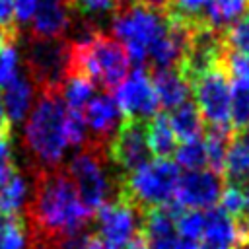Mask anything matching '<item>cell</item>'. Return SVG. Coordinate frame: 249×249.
<instances>
[{
    "label": "cell",
    "instance_id": "6da1fadb",
    "mask_svg": "<svg viewBox=\"0 0 249 249\" xmlns=\"http://www.w3.org/2000/svg\"><path fill=\"white\" fill-rule=\"evenodd\" d=\"M31 171V191L23 208L27 231L43 241L62 245L88 228L91 212L84 206L74 181L62 165Z\"/></svg>",
    "mask_w": 249,
    "mask_h": 249
},
{
    "label": "cell",
    "instance_id": "7a4b0ae2",
    "mask_svg": "<svg viewBox=\"0 0 249 249\" xmlns=\"http://www.w3.org/2000/svg\"><path fill=\"white\" fill-rule=\"evenodd\" d=\"M66 103L56 89H37L23 128V150L31 169L60 167L68 150L64 121Z\"/></svg>",
    "mask_w": 249,
    "mask_h": 249
},
{
    "label": "cell",
    "instance_id": "3957f363",
    "mask_svg": "<svg viewBox=\"0 0 249 249\" xmlns=\"http://www.w3.org/2000/svg\"><path fill=\"white\" fill-rule=\"evenodd\" d=\"M130 56L124 45L105 31L70 41V72L88 76L95 88L115 91L128 76Z\"/></svg>",
    "mask_w": 249,
    "mask_h": 249
},
{
    "label": "cell",
    "instance_id": "277c9868",
    "mask_svg": "<svg viewBox=\"0 0 249 249\" xmlns=\"http://www.w3.org/2000/svg\"><path fill=\"white\" fill-rule=\"evenodd\" d=\"M109 165L107 146L88 142L78 150L66 167L84 206L91 214L119 193L121 177H113Z\"/></svg>",
    "mask_w": 249,
    "mask_h": 249
},
{
    "label": "cell",
    "instance_id": "5b68a950",
    "mask_svg": "<svg viewBox=\"0 0 249 249\" xmlns=\"http://www.w3.org/2000/svg\"><path fill=\"white\" fill-rule=\"evenodd\" d=\"M181 179L179 165L169 158H154L138 169L119 179V193L130 198L144 212L173 202L177 183Z\"/></svg>",
    "mask_w": 249,
    "mask_h": 249
},
{
    "label": "cell",
    "instance_id": "8992f818",
    "mask_svg": "<svg viewBox=\"0 0 249 249\" xmlns=\"http://www.w3.org/2000/svg\"><path fill=\"white\" fill-rule=\"evenodd\" d=\"M23 70L37 89L60 91L70 72V39L68 37H31L27 35L23 51Z\"/></svg>",
    "mask_w": 249,
    "mask_h": 249
},
{
    "label": "cell",
    "instance_id": "52a82bcc",
    "mask_svg": "<svg viewBox=\"0 0 249 249\" xmlns=\"http://www.w3.org/2000/svg\"><path fill=\"white\" fill-rule=\"evenodd\" d=\"M167 16L152 10H144L128 4L111 23L115 37L124 45L130 62L138 64V68H146L148 49L154 41L165 31Z\"/></svg>",
    "mask_w": 249,
    "mask_h": 249
},
{
    "label": "cell",
    "instance_id": "ba28073f",
    "mask_svg": "<svg viewBox=\"0 0 249 249\" xmlns=\"http://www.w3.org/2000/svg\"><path fill=\"white\" fill-rule=\"evenodd\" d=\"M191 91L195 93V105L202 115V121L214 128L231 126V78L222 64L204 72L191 82Z\"/></svg>",
    "mask_w": 249,
    "mask_h": 249
},
{
    "label": "cell",
    "instance_id": "9c48e42d",
    "mask_svg": "<svg viewBox=\"0 0 249 249\" xmlns=\"http://www.w3.org/2000/svg\"><path fill=\"white\" fill-rule=\"evenodd\" d=\"M97 235L109 249H124L128 243L140 237L144 210L130 198L115 195L95 212Z\"/></svg>",
    "mask_w": 249,
    "mask_h": 249
},
{
    "label": "cell",
    "instance_id": "30bf717a",
    "mask_svg": "<svg viewBox=\"0 0 249 249\" xmlns=\"http://www.w3.org/2000/svg\"><path fill=\"white\" fill-rule=\"evenodd\" d=\"M115 101L123 117L128 121L148 123L152 117H156L160 101L150 72L146 68H136L134 72H130L115 89Z\"/></svg>",
    "mask_w": 249,
    "mask_h": 249
},
{
    "label": "cell",
    "instance_id": "8fae6325",
    "mask_svg": "<svg viewBox=\"0 0 249 249\" xmlns=\"http://www.w3.org/2000/svg\"><path fill=\"white\" fill-rule=\"evenodd\" d=\"M109 161L121 171V177L138 169L152 160L146 138V123L124 119L111 142L107 144Z\"/></svg>",
    "mask_w": 249,
    "mask_h": 249
},
{
    "label": "cell",
    "instance_id": "7c38bea8",
    "mask_svg": "<svg viewBox=\"0 0 249 249\" xmlns=\"http://www.w3.org/2000/svg\"><path fill=\"white\" fill-rule=\"evenodd\" d=\"M226 181L220 173L204 167L181 175L173 202L185 210H208L218 204Z\"/></svg>",
    "mask_w": 249,
    "mask_h": 249
},
{
    "label": "cell",
    "instance_id": "4fadbf2b",
    "mask_svg": "<svg viewBox=\"0 0 249 249\" xmlns=\"http://www.w3.org/2000/svg\"><path fill=\"white\" fill-rule=\"evenodd\" d=\"M84 119H86V124H88L89 142L99 144V146H107L111 142V138L115 136V132L119 130V126L123 124V121H124L115 97H111L109 93L95 95L86 105Z\"/></svg>",
    "mask_w": 249,
    "mask_h": 249
},
{
    "label": "cell",
    "instance_id": "5bb4252c",
    "mask_svg": "<svg viewBox=\"0 0 249 249\" xmlns=\"http://www.w3.org/2000/svg\"><path fill=\"white\" fill-rule=\"evenodd\" d=\"M74 25V12L70 0H37V10L29 21L27 35L54 39L66 37Z\"/></svg>",
    "mask_w": 249,
    "mask_h": 249
},
{
    "label": "cell",
    "instance_id": "9a60e30c",
    "mask_svg": "<svg viewBox=\"0 0 249 249\" xmlns=\"http://www.w3.org/2000/svg\"><path fill=\"white\" fill-rule=\"evenodd\" d=\"M35 95H37L35 84L25 74V70L19 68V74L2 89V97H0L6 121L10 123V126L27 119V115L33 107Z\"/></svg>",
    "mask_w": 249,
    "mask_h": 249
},
{
    "label": "cell",
    "instance_id": "2e32d148",
    "mask_svg": "<svg viewBox=\"0 0 249 249\" xmlns=\"http://www.w3.org/2000/svg\"><path fill=\"white\" fill-rule=\"evenodd\" d=\"M74 23L88 25L95 31L111 27L113 19L130 4L128 0H70Z\"/></svg>",
    "mask_w": 249,
    "mask_h": 249
},
{
    "label": "cell",
    "instance_id": "e0dca14e",
    "mask_svg": "<svg viewBox=\"0 0 249 249\" xmlns=\"http://www.w3.org/2000/svg\"><path fill=\"white\" fill-rule=\"evenodd\" d=\"M154 89L160 101V107L173 111L179 105L191 101V86L185 80V76L177 68H163V70H152L150 72Z\"/></svg>",
    "mask_w": 249,
    "mask_h": 249
},
{
    "label": "cell",
    "instance_id": "ac0fdd59",
    "mask_svg": "<svg viewBox=\"0 0 249 249\" xmlns=\"http://www.w3.org/2000/svg\"><path fill=\"white\" fill-rule=\"evenodd\" d=\"M198 243L218 249H239L235 220L218 206L204 210V231Z\"/></svg>",
    "mask_w": 249,
    "mask_h": 249
},
{
    "label": "cell",
    "instance_id": "d6986e66",
    "mask_svg": "<svg viewBox=\"0 0 249 249\" xmlns=\"http://www.w3.org/2000/svg\"><path fill=\"white\" fill-rule=\"evenodd\" d=\"M29 191L31 187L27 179L19 169H16L14 175L0 187V218L19 216L27 204Z\"/></svg>",
    "mask_w": 249,
    "mask_h": 249
},
{
    "label": "cell",
    "instance_id": "ffe728a7",
    "mask_svg": "<svg viewBox=\"0 0 249 249\" xmlns=\"http://www.w3.org/2000/svg\"><path fill=\"white\" fill-rule=\"evenodd\" d=\"M167 119L173 128V134L179 142L200 138V134L204 132V121H202V115L196 109L195 101H187V103L179 105L177 109L169 111Z\"/></svg>",
    "mask_w": 249,
    "mask_h": 249
},
{
    "label": "cell",
    "instance_id": "44dd1931",
    "mask_svg": "<svg viewBox=\"0 0 249 249\" xmlns=\"http://www.w3.org/2000/svg\"><path fill=\"white\" fill-rule=\"evenodd\" d=\"M146 138L150 152L156 158H169L179 144L165 113H158L146 123Z\"/></svg>",
    "mask_w": 249,
    "mask_h": 249
},
{
    "label": "cell",
    "instance_id": "7402d4cb",
    "mask_svg": "<svg viewBox=\"0 0 249 249\" xmlns=\"http://www.w3.org/2000/svg\"><path fill=\"white\" fill-rule=\"evenodd\" d=\"M249 6V0H206L202 18L214 29L226 31Z\"/></svg>",
    "mask_w": 249,
    "mask_h": 249
},
{
    "label": "cell",
    "instance_id": "603a6c76",
    "mask_svg": "<svg viewBox=\"0 0 249 249\" xmlns=\"http://www.w3.org/2000/svg\"><path fill=\"white\" fill-rule=\"evenodd\" d=\"M95 84L78 72H68L62 88H60V95L66 103L68 109L72 111H84L86 105L95 97Z\"/></svg>",
    "mask_w": 249,
    "mask_h": 249
},
{
    "label": "cell",
    "instance_id": "cb8c5ba5",
    "mask_svg": "<svg viewBox=\"0 0 249 249\" xmlns=\"http://www.w3.org/2000/svg\"><path fill=\"white\" fill-rule=\"evenodd\" d=\"M231 136H233V130H228V128L208 126L204 130L202 142H204V150H206L208 169H212L220 175H222L224 161H226V156H228V150L231 144Z\"/></svg>",
    "mask_w": 249,
    "mask_h": 249
},
{
    "label": "cell",
    "instance_id": "d4e9b609",
    "mask_svg": "<svg viewBox=\"0 0 249 249\" xmlns=\"http://www.w3.org/2000/svg\"><path fill=\"white\" fill-rule=\"evenodd\" d=\"M0 249H31L27 226L19 216L0 218Z\"/></svg>",
    "mask_w": 249,
    "mask_h": 249
},
{
    "label": "cell",
    "instance_id": "484cf974",
    "mask_svg": "<svg viewBox=\"0 0 249 249\" xmlns=\"http://www.w3.org/2000/svg\"><path fill=\"white\" fill-rule=\"evenodd\" d=\"M173 156H175V163L179 167H183L185 171H196V169L208 167L206 150H204L202 138L179 142L177 148H175V152H173Z\"/></svg>",
    "mask_w": 249,
    "mask_h": 249
},
{
    "label": "cell",
    "instance_id": "4316f807",
    "mask_svg": "<svg viewBox=\"0 0 249 249\" xmlns=\"http://www.w3.org/2000/svg\"><path fill=\"white\" fill-rule=\"evenodd\" d=\"M231 126L233 130L249 128V82H231Z\"/></svg>",
    "mask_w": 249,
    "mask_h": 249
},
{
    "label": "cell",
    "instance_id": "83f0119b",
    "mask_svg": "<svg viewBox=\"0 0 249 249\" xmlns=\"http://www.w3.org/2000/svg\"><path fill=\"white\" fill-rule=\"evenodd\" d=\"M224 41H226V51L249 54V6L224 31Z\"/></svg>",
    "mask_w": 249,
    "mask_h": 249
},
{
    "label": "cell",
    "instance_id": "f1b7e54d",
    "mask_svg": "<svg viewBox=\"0 0 249 249\" xmlns=\"http://www.w3.org/2000/svg\"><path fill=\"white\" fill-rule=\"evenodd\" d=\"M175 230L181 239L198 243L204 231V210H185L181 208L175 218Z\"/></svg>",
    "mask_w": 249,
    "mask_h": 249
},
{
    "label": "cell",
    "instance_id": "f546056e",
    "mask_svg": "<svg viewBox=\"0 0 249 249\" xmlns=\"http://www.w3.org/2000/svg\"><path fill=\"white\" fill-rule=\"evenodd\" d=\"M218 208H222L228 216L231 218H239L245 214L247 210V200H245V191L241 185H233V183H226L218 200Z\"/></svg>",
    "mask_w": 249,
    "mask_h": 249
},
{
    "label": "cell",
    "instance_id": "4dcf8cb0",
    "mask_svg": "<svg viewBox=\"0 0 249 249\" xmlns=\"http://www.w3.org/2000/svg\"><path fill=\"white\" fill-rule=\"evenodd\" d=\"M64 130H66V140L68 146L74 148H82L89 142V132H88V124L84 119V111H66V121H64Z\"/></svg>",
    "mask_w": 249,
    "mask_h": 249
},
{
    "label": "cell",
    "instance_id": "1f68e13d",
    "mask_svg": "<svg viewBox=\"0 0 249 249\" xmlns=\"http://www.w3.org/2000/svg\"><path fill=\"white\" fill-rule=\"evenodd\" d=\"M19 74V53L16 45H6L0 51V88L4 89Z\"/></svg>",
    "mask_w": 249,
    "mask_h": 249
},
{
    "label": "cell",
    "instance_id": "d6a6232c",
    "mask_svg": "<svg viewBox=\"0 0 249 249\" xmlns=\"http://www.w3.org/2000/svg\"><path fill=\"white\" fill-rule=\"evenodd\" d=\"M0 33L14 45L19 39V25L16 19L14 0H0Z\"/></svg>",
    "mask_w": 249,
    "mask_h": 249
},
{
    "label": "cell",
    "instance_id": "836d02e7",
    "mask_svg": "<svg viewBox=\"0 0 249 249\" xmlns=\"http://www.w3.org/2000/svg\"><path fill=\"white\" fill-rule=\"evenodd\" d=\"M14 154H12V132L0 134V187L14 175L16 171Z\"/></svg>",
    "mask_w": 249,
    "mask_h": 249
},
{
    "label": "cell",
    "instance_id": "e575fe53",
    "mask_svg": "<svg viewBox=\"0 0 249 249\" xmlns=\"http://www.w3.org/2000/svg\"><path fill=\"white\" fill-rule=\"evenodd\" d=\"M224 66H226L230 78L249 82V54H241V53H230V51H226Z\"/></svg>",
    "mask_w": 249,
    "mask_h": 249
},
{
    "label": "cell",
    "instance_id": "d590c367",
    "mask_svg": "<svg viewBox=\"0 0 249 249\" xmlns=\"http://www.w3.org/2000/svg\"><path fill=\"white\" fill-rule=\"evenodd\" d=\"M62 249H109L101 237L95 233V231H82L74 237H70L68 241H64Z\"/></svg>",
    "mask_w": 249,
    "mask_h": 249
},
{
    "label": "cell",
    "instance_id": "8d00e7d4",
    "mask_svg": "<svg viewBox=\"0 0 249 249\" xmlns=\"http://www.w3.org/2000/svg\"><path fill=\"white\" fill-rule=\"evenodd\" d=\"M204 6H206V0H173L169 10L179 14L185 19H204L202 18Z\"/></svg>",
    "mask_w": 249,
    "mask_h": 249
},
{
    "label": "cell",
    "instance_id": "74e56055",
    "mask_svg": "<svg viewBox=\"0 0 249 249\" xmlns=\"http://www.w3.org/2000/svg\"><path fill=\"white\" fill-rule=\"evenodd\" d=\"M18 23H29L37 10V0H14Z\"/></svg>",
    "mask_w": 249,
    "mask_h": 249
},
{
    "label": "cell",
    "instance_id": "f35d334b",
    "mask_svg": "<svg viewBox=\"0 0 249 249\" xmlns=\"http://www.w3.org/2000/svg\"><path fill=\"white\" fill-rule=\"evenodd\" d=\"M132 6L144 8V10H152V12H160V14H167L173 0H130Z\"/></svg>",
    "mask_w": 249,
    "mask_h": 249
},
{
    "label": "cell",
    "instance_id": "ab89813d",
    "mask_svg": "<svg viewBox=\"0 0 249 249\" xmlns=\"http://www.w3.org/2000/svg\"><path fill=\"white\" fill-rule=\"evenodd\" d=\"M4 130H12V126L6 121V115H4V109H2V99H0V132H4Z\"/></svg>",
    "mask_w": 249,
    "mask_h": 249
},
{
    "label": "cell",
    "instance_id": "60d3db41",
    "mask_svg": "<svg viewBox=\"0 0 249 249\" xmlns=\"http://www.w3.org/2000/svg\"><path fill=\"white\" fill-rule=\"evenodd\" d=\"M124 249H148V247H146V243H144V241L138 237V239H134L132 243H128Z\"/></svg>",
    "mask_w": 249,
    "mask_h": 249
},
{
    "label": "cell",
    "instance_id": "b9f144b4",
    "mask_svg": "<svg viewBox=\"0 0 249 249\" xmlns=\"http://www.w3.org/2000/svg\"><path fill=\"white\" fill-rule=\"evenodd\" d=\"M241 187H243V191H245V200H247V210H245V216H249V177H247V181H245Z\"/></svg>",
    "mask_w": 249,
    "mask_h": 249
},
{
    "label": "cell",
    "instance_id": "7bdbcfd3",
    "mask_svg": "<svg viewBox=\"0 0 249 249\" xmlns=\"http://www.w3.org/2000/svg\"><path fill=\"white\" fill-rule=\"evenodd\" d=\"M6 45H14V43H10V41H8V39H6V37H4L2 33H0V51H2V49H4Z\"/></svg>",
    "mask_w": 249,
    "mask_h": 249
},
{
    "label": "cell",
    "instance_id": "ee69618b",
    "mask_svg": "<svg viewBox=\"0 0 249 249\" xmlns=\"http://www.w3.org/2000/svg\"><path fill=\"white\" fill-rule=\"evenodd\" d=\"M4 132H12V130H4ZM0 134H2V132H0Z\"/></svg>",
    "mask_w": 249,
    "mask_h": 249
}]
</instances>
